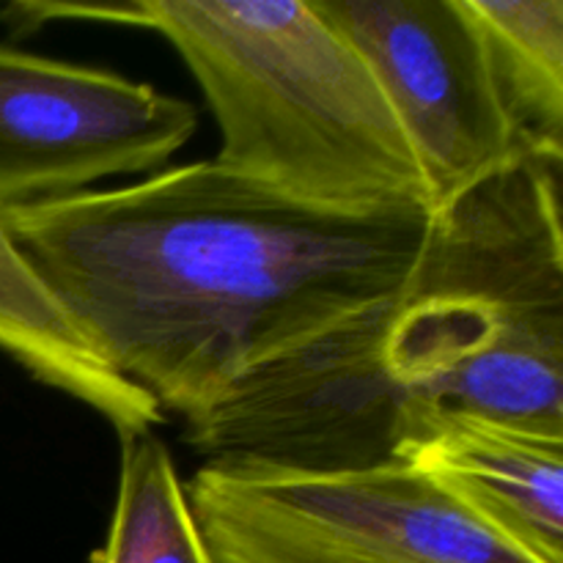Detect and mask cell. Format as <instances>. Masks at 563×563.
Returning <instances> with one entry per match:
<instances>
[{
  "label": "cell",
  "mask_w": 563,
  "mask_h": 563,
  "mask_svg": "<svg viewBox=\"0 0 563 563\" xmlns=\"http://www.w3.org/2000/svg\"><path fill=\"white\" fill-rule=\"evenodd\" d=\"M220 126L218 163L344 212L427 209V179L388 97L313 0H141Z\"/></svg>",
  "instance_id": "3"
},
{
  "label": "cell",
  "mask_w": 563,
  "mask_h": 563,
  "mask_svg": "<svg viewBox=\"0 0 563 563\" xmlns=\"http://www.w3.org/2000/svg\"><path fill=\"white\" fill-rule=\"evenodd\" d=\"M526 152L563 159V0H467Z\"/></svg>",
  "instance_id": "9"
},
{
  "label": "cell",
  "mask_w": 563,
  "mask_h": 563,
  "mask_svg": "<svg viewBox=\"0 0 563 563\" xmlns=\"http://www.w3.org/2000/svg\"><path fill=\"white\" fill-rule=\"evenodd\" d=\"M0 220L93 355L185 421L394 295L429 229L427 209L317 207L218 159Z\"/></svg>",
  "instance_id": "2"
},
{
  "label": "cell",
  "mask_w": 563,
  "mask_h": 563,
  "mask_svg": "<svg viewBox=\"0 0 563 563\" xmlns=\"http://www.w3.org/2000/svg\"><path fill=\"white\" fill-rule=\"evenodd\" d=\"M405 126L432 209L526 152L467 0H313Z\"/></svg>",
  "instance_id": "5"
},
{
  "label": "cell",
  "mask_w": 563,
  "mask_h": 563,
  "mask_svg": "<svg viewBox=\"0 0 563 563\" xmlns=\"http://www.w3.org/2000/svg\"><path fill=\"white\" fill-rule=\"evenodd\" d=\"M561 163L522 154L432 209L394 295L236 379L187 443L346 473L405 465L449 412L563 440Z\"/></svg>",
  "instance_id": "1"
},
{
  "label": "cell",
  "mask_w": 563,
  "mask_h": 563,
  "mask_svg": "<svg viewBox=\"0 0 563 563\" xmlns=\"http://www.w3.org/2000/svg\"><path fill=\"white\" fill-rule=\"evenodd\" d=\"M0 352L31 377L91 407L124 434L152 432L163 410L152 396L110 372L80 339L0 220Z\"/></svg>",
  "instance_id": "8"
},
{
  "label": "cell",
  "mask_w": 563,
  "mask_h": 563,
  "mask_svg": "<svg viewBox=\"0 0 563 563\" xmlns=\"http://www.w3.org/2000/svg\"><path fill=\"white\" fill-rule=\"evenodd\" d=\"M196 126L190 102L148 82L0 44V212L152 174Z\"/></svg>",
  "instance_id": "6"
},
{
  "label": "cell",
  "mask_w": 563,
  "mask_h": 563,
  "mask_svg": "<svg viewBox=\"0 0 563 563\" xmlns=\"http://www.w3.org/2000/svg\"><path fill=\"white\" fill-rule=\"evenodd\" d=\"M423 476L498 537L563 563V440L449 412L407 454Z\"/></svg>",
  "instance_id": "7"
},
{
  "label": "cell",
  "mask_w": 563,
  "mask_h": 563,
  "mask_svg": "<svg viewBox=\"0 0 563 563\" xmlns=\"http://www.w3.org/2000/svg\"><path fill=\"white\" fill-rule=\"evenodd\" d=\"M187 498L218 563H542L412 465L306 473L207 460Z\"/></svg>",
  "instance_id": "4"
},
{
  "label": "cell",
  "mask_w": 563,
  "mask_h": 563,
  "mask_svg": "<svg viewBox=\"0 0 563 563\" xmlns=\"http://www.w3.org/2000/svg\"><path fill=\"white\" fill-rule=\"evenodd\" d=\"M93 563H218L174 456L154 432L121 438L113 517Z\"/></svg>",
  "instance_id": "10"
}]
</instances>
